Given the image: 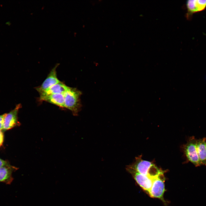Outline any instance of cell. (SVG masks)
<instances>
[{
    "mask_svg": "<svg viewBox=\"0 0 206 206\" xmlns=\"http://www.w3.org/2000/svg\"><path fill=\"white\" fill-rule=\"evenodd\" d=\"M142 157H136L134 162L128 166L140 174L154 178L159 173L160 169L153 163L143 160Z\"/></svg>",
    "mask_w": 206,
    "mask_h": 206,
    "instance_id": "cell-1",
    "label": "cell"
},
{
    "mask_svg": "<svg viewBox=\"0 0 206 206\" xmlns=\"http://www.w3.org/2000/svg\"><path fill=\"white\" fill-rule=\"evenodd\" d=\"M82 94L81 92L78 89L69 87L64 93V108L71 110L75 116L78 115L82 106L80 99Z\"/></svg>",
    "mask_w": 206,
    "mask_h": 206,
    "instance_id": "cell-2",
    "label": "cell"
},
{
    "mask_svg": "<svg viewBox=\"0 0 206 206\" xmlns=\"http://www.w3.org/2000/svg\"><path fill=\"white\" fill-rule=\"evenodd\" d=\"M197 139L193 136L190 137L187 143L182 146V149L187 162H190L195 167L202 165L197 149Z\"/></svg>",
    "mask_w": 206,
    "mask_h": 206,
    "instance_id": "cell-3",
    "label": "cell"
},
{
    "mask_svg": "<svg viewBox=\"0 0 206 206\" xmlns=\"http://www.w3.org/2000/svg\"><path fill=\"white\" fill-rule=\"evenodd\" d=\"M164 173L161 174L153 179L148 195L152 197L160 199L165 202L163 199L165 190Z\"/></svg>",
    "mask_w": 206,
    "mask_h": 206,
    "instance_id": "cell-4",
    "label": "cell"
},
{
    "mask_svg": "<svg viewBox=\"0 0 206 206\" xmlns=\"http://www.w3.org/2000/svg\"><path fill=\"white\" fill-rule=\"evenodd\" d=\"M126 171L130 173L137 183L148 194H149L152 187L153 178L148 176L139 173L130 168L128 166L126 167Z\"/></svg>",
    "mask_w": 206,
    "mask_h": 206,
    "instance_id": "cell-5",
    "label": "cell"
},
{
    "mask_svg": "<svg viewBox=\"0 0 206 206\" xmlns=\"http://www.w3.org/2000/svg\"><path fill=\"white\" fill-rule=\"evenodd\" d=\"M21 107L20 104H18L14 109L9 113H6L4 118L3 130H8L21 125L18 121V114Z\"/></svg>",
    "mask_w": 206,
    "mask_h": 206,
    "instance_id": "cell-6",
    "label": "cell"
},
{
    "mask_svg": "<svg viewBox=\"0 0 206 206\" xmlns=\"http://www.w3.org/2000/svg\"><path fill=\"white\" fill-rule=\"evenodd\" d=\"M59 65L57 64L52 69L42 84L36 88L39 94L45 91L52 86L60 82L57 75L56 68Z\"/></svg>",
    "mask_w": 206,
    "mask_h": 206,
    "instance_id": "cell-7",
    "label": "cell"
},
{
    "mask_svg": "<svg viewBox=\"0 0 206 206\" xmlns=\"http://www.w3.org/2000/svg\"><path fill=\"white\" fill-rule=\"evenodd\" d=\"M18 169V168L10 164L0 167V182L9 185L11 184L13 179L12 173Z\"/></svg>",
    "mask_w": 206,
    "mask_h": 206,
    "instance_id": "cell-8",
    "label": "cell"
},
{
    "mask_svg": "<svg viewBox=\"0 0 206 206\" xmlns=\"http://www.w3.org/2000/svg\"><path fill=\"white\" fill-rule=\"evenodd\" d=\"M69 87L60 82L51 87L45 91L39 94L40 98L46 96L57 94H64Z\"/></svg>",
    "mask_w": 206,
    "mask_h": 206,
    "instance_id": "cell-9",
    "label": "cell"
},
{
    "mask_svg": "<svg viewBox=\"0 0 206 206\" xmlns=\"http://www.w3.org/2000/svg\"><path fill=\"white\" fill-rule=\"evenodd\" d=\"M197 149L201 165L206 166V137L197 139Z\"/></svg>",
    "mask_w": 206,
    "mask_h": 206,
    "instance_id": "cell-10",
    "label": "cell"
},
{
    "mask_svg": "<svg viewBox=\"0 0 206 206\" xmlns=\"http://www.w3.org/2000/svg\"><path fill=\"white\" fill-rule=\"evenodd\" d=\"M59 107L64 108L65 98L64 94H57L49 95L40 98Z\"/></svg>",
    "mask_w": 206,
    "mask_h": 206,
    "instance_id": "cell-11",
    "label": "cell"
},
{
    "mask_svg": "<svg viewBox=\"0 0 206 206\" xmlns=\"http://www.w3.org/2000/svg\"><path fill=\"white\" fill-rule=\"evenodd\" d=\"M186 7L187 13L186 17L188 19H190L192 14L197 12V6L196 0H189L186 2Z\"/></svg>",
    "mask_w": 206,
    "mask_h": 206,
    "instance_id": "cell-12",
    "label": "cell"
},
{
    "mask_svg": "<svg viewBox=\"0 0 206 206\" xmlns=\"http://www.w3.org/2000/svg\"><path fill=\"white\" fill-rule=\"evenodd\" d=\"M6 113H4L0 115V130H3V126L4 124V118Z\"/></svg>",
    "mask_w": 206,
    "mask_h": 206,
    "instance_id": "cell-13",
    "label": "cell"
},
{
    "mask_svg": "<svg viewBox=\"0 0 206 206\" xmlns=\"http://www.w3.org/2000/svg\"><path fill=\"white\" fill-rule=\"evenodd\" d=\"M9 164L7 161L4 160L0 158V168Z\"/></svg>",
    "mask_w": 206,
    "mask_h": 206,
    "instance_id": "cell-14",
    "label": "cell"
},
{
    "mask_svg": "<svg viewBox=\"0 0 206 206\" xmlns=\"http://www.w3.org/2000/svg\"><path fill=\"white\" fill-rule=\"evenodd\" d=\"M4 141V134L2 130H0V147L3 144Z\"/></svg>",
    "mask_w": 206,
    "mask_h": 206,
    "instance_id": "cell-15",
    "label": "cell"
}]
</instances>
